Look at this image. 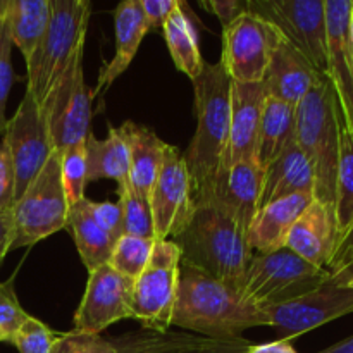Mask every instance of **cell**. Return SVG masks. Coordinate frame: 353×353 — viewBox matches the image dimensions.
Wrapping results in <instances>:
<instances>
[{
  "label": "cell",
  "instance_id": "obj_49",
  "mask_svg": "<svg viewBox=\"0 0 353 353\" xmlns=\"http://www.w3.org/2000/svg\"><path fill=\"white\" fill-rule=\"evenodd\" d=\"M350 41H352V52H353V10H352V19H350Z\"/></svg>",
  "mask_w": 353,
  "mask_h": 353
},
{
  "label": "cell",
  "instance_id": "obj_1",
  "mask_svg": "<svg viewBox=\"0 0 353 353\" xmlns=\"http://www.w3.org/2000/svg\"><path fill=\"white\" fill-rule=\"evenodd\" d=\"M171 326L196 336L233 340L250 327L269 326V319L234 286L181 262Z\"/></svg>",
  "mask_w": 353,
  "mask_h": 353
},
{
  "label": "cell",
  "instance_id": "obj_20",
  "mask_svg": "<svg viewBox=\"0 0 353 353\" xmlns=\"http://www.w3.org/2000/svg\"><path fill=\"white\" fill-rule=\"evenodd\" d=\"M312 193H296L259 209L247 231L252 252L268 255L286 248V238L293 224L312 203Z\"/></svg>",
  "mask_w": 353,
  "mask_h": 353
},
{
  "label": "cell",
  "instance_id": "obj_14",
  "mask_svg": "<svg viewBox=\"0 0 353 353\" xmlns=\"http://www.w3.org/2000/svg\"><path fill=\"white\" fill-rule=\"evenodd\" d=\"M264 314L279 340L292 341L324 324L353 314V290L350 286L324 283L314 292L286 303L268 307Z\"/></svg>",
  "mask_w": 353,
  "mask_h": 353
},
{
  "label": "cell",
  "instance_id": "obj_42",
  "mask_svg": "<svg viewBox=\"0 0 353 353\" xmlns=\"http://www.w3.org/2000/svg\"><path fill=\"white\" fill-rule=\"evenodd\" d=\"M200 6L214 16H217V19L223 24V30L248 9L247 2H243V0H202Z\"/></svg>",
  "mask_w": 353,
  "mask_h": 353
},
{
  "label": "cell",
  "instance_id": "obj_39",
  "mask_svg": "<svg viewBox=\"0 0 353 353\" xmlns=\"http://www.w3.org/2000/svg\"><path fill=\"white\" fill-rule=\"evenodd\" d=\"M86 205L92 216L95 217L97 223L103 228L109 234H112L116 240H119L124 234V221L123 209L119 203L114 202H93L86 199Z\"/></svg>",
  "mask_w": 353,
  "mask_h": 353
},
{
  "label": "cell",
  "instance_id": "obj_27",
  "mask_svg": "<svg viewBox=\"0 0 353 353\" xmlns=\"http://www.w3.org/2000/svg\"><path fill=\"white\" fill-rule=\"evenodd\" d=\"M295 109L281 100L265 97L255 145V159L264 171L295 141Z\"/></svg>",
  "mask_w": 353,
  "mask_h": 353
},
{
  "label": "cell",
  "instance_id": "obj_47",
  "mask_svg": "<svg viewBox=\"0 0 353 353\" xmlns=\"http://www.w3.org/2000/svg\"><path fill=\"white\" fill-rule=\"evenodd\" d=\"M353 279V261L348 265H345L341 271H338L336 274L330 276V283L333 285H340V286H347Z\"/></svg>",
  "mask_w": 353,
  "mask_h": 353
},
{
  "label": "cell",
  "instance_id": "obj_28",
  "mask_svg": "<svg viewBox=\"0 0 353 353\" xmlns=\"http://www.w3.org/2000/svg\"><path fill=\"white\" fill-rule=\"evenodd\" d=\"M68 228L71 230L76 250L88 272L109 262L117 240L97 223L86 205V196L69 207Z\"/></svg>",
  "mask_w": 353,
  "mask_h": 353
},
{
  "label": "cell",
  "instance_id": "obj_8",
  "mask_svg": "<svg viewBox=\"0 0 353 353\" xmlns=\"http://www.w3.org/2000/svg\"><path fill=\"white\" fill-rule=\"evenodd\" d=\"M179 265L181 250L176 241L155 240L150 261L133 288V321H138L143 330H171Z\"/></svg>",
  "mask_w": 353,
  "mask_h": 353
},
{
  "label": "cell",
  "instance_id": "obj_5",
  "mask_svg": "<svg viewBox=\"0 0 353 353\" xmlns=\"http://www.w3.org/2000/svg\"><path fill=\"white\" fill-rule=\"evenodd\" d=\"M90 17V0H50L47 31L26 62V92L33 95L40 107L64 74L78 48L85 47Z\"/></svg>",
  "mask_w": 353,
  "mask_h": 353
},
{
  "label": "cell",
  "instance_id": "obj_16",
  "mask_svg": "<svg viewBox=\"0 0 353 353\" xmlns=\"http://www.w3.org/2000/svg\"><path fill=\"white\" fill-rule=\"evenodd\" d=\"M264 169L252 157L217 171L209 188L195 199V205L216 207L247 233L259 210Z\"/></svg>",
  "mask_w": 353,
  "mask_h": 353
},
{
  "label": "cell",
  "instance_id": "obj_24",
  "mask_svg": "<svg viewBox=\"0 0 353 353\" xmlns=\"http://www.w3.org/2000/svg\"><path fill=\"white\" fill-rule=\"evenodd\" d=\"M128 148H130V186L143 196H150L157 179L168 143L157 137L152 128L126 121L121 124Z\"/></svg>",
  "mask_w": 353,
  "mask_h": 353
},
{
  "label": "cell",
  "instance_id": "obj_30",
  "mask_svg": "<svg viewBox=\"0 0 353 353\" xmlns=\"http://www.w3.org/2000/svg\"><path fill=\"white\" fill-rule=\"evenodd\" d=\"M203 336L185 331H138L109 338L116 353H186L199 347Z\"/></svg>",
  "mask_w": 353,
  "mask_h": 353
},
{
  "label": "cell",
  "instance_id": "obj_32",
  "mask_svg": "<svg viewBox=\"0 0 353 353\" xmlns=\"http://www.w3.org/2000/svg\"><path fill=\"white\" fill-rule=\"evenodd\" d=\"M155 240H147V238L131 236V234H123L116 241L112 248V254L107 264L117 271L119 274L137 281L143 269L147 268L148 261L154 252Z\"/></svg>",
  "mask_w": 353,
  "mask_h": 353
},
{
  "label": "cell",
  "instance_id": "obj_2",
  "mask_svg": "<svg viewBox=\"0 0 353 353\" xmlns=\"http://www.w3.org/2000/svg\"><path fill=\"white\" fill-rule=\"evenodd\" d=\"M192 83L196 130L183 159L192 178L195 202L216 178L226 152L231 121V78L221 62H203L202 71Z\"/></svg>",
  "mask_w": 353,
  "mask_h": 353
},
{
  "label": "cell",
  "instance_id": "obj_51",
  "mask_svg": "<svg viewBox=\"0 0 353 353\" xmlns=\"http://www.w3.org/2000/svg\"><path fill=\"white\" fill-rule=\"evenodd\" d=\"M0 7H2V0H0Z\"/></svg>",
  "mask_w": 353,
  "mask_h": 353
},
{
  "label": "cell",
  "instance_id": "obj_9",
  "mask_svg": "<svg viewBox=\"0 0 353 353\" xmlns=\"http://www.w3.org/2000/svg\"><path fill=\"white\" fill-rule=\"evenodd\" d=\"M83 50L85 47L78 48L64 74L41 105L52 145L57 152L85 143L90 133L93 97L85 83Z\"/></svg>",
  "mask_w": 353,
  "mask_h": 353
},
{
  "label": "cell",
  "instance_id": "obj_12",
  "mask_svg": "<svg viewBox=\"0 0 353 353\" xmlns=\"http://www.w3.org/2000/svg\"><path fill=\"white\" fill-rule=\"evenodd\" d=\"M3 143L9 148L14 176H16V192H14V202H16L23 196L33 179L40 174L54 152L43 110L31 93L24 92L17 110L10 119H7Z\"/></svg>",
  "mask_w": 353,
  "mask_h": 353
},
{
  "label": "cell",
  "instance_id": "obj_22",
  "mask_svg": "<svg viewBox=\"0 0 353 353\" xmlns=\"http://www.w3.org/2000/svg\"><path fill=\"white\" fill-rule=\"evenodd\" d=\"M114 31H116V54L100 69L97 86L95 90H92L93 99L109 90L112 83L121 74H124V71L133 62L145 34L150 31L147 21H145L140 0H126L116 7Z\"/></svg>",
  "mask_w": 353,
  "mask_h": 353
},
{
  "label": "cell",
  "instance_id": "obj_41",
  "mask_svg": "<svg viewBox=\"0 0 353 353\" xmlns=\"http://www.w3.org/2000/svg\"><path fill=\"white\" fill-rule=\"evenodd\" d=\"M148 30L157 31L179 6V0H140Z\"/></svg>",
  "mask_w": 353,
  "mask_h": 353
},
{
  "label": "cell",
  "instance_id": "obj_38",
  "mask_svg": "<svg viewBox=\"0 0 353 353\" xmlns=\"http://www.w3.org/2000/svg\"><path fill=\"white\" fill-rule=\"evenodd\" d=\"M50 353H116V348L109 338L72 330L68 333H59Z\"/></svg>",
  "mask_w": 353,
  "mask_h": 353
},
{
  "label": "cell",
  "instance_id": "obj_36",
  "mask_svg": "<svg viewBox=\"0 0 353 353\" xmlns=\"http://www.w3.org/2000/svg\"><path fill=\"white\" fill-rule=\"evenodd\" d=\"M30 314L21 307L14 290V279L0 283V343H10Z\"/></svg>",
  "mask_w": 353,
  "mask_h": 353
},
{
  "label": "cell",
  "instance_id": "obj_4",
  "mask_svg": "<svg viewBox=\"0 0 353 353\" xmlns=\"http://www.w3.org/2000/svg\"><path fill=\"white\" fill-rule=\"evenodd\" d=\"M295 140L314 169V199L334 212L340 161V110L326 76L296 105Z\"/></svg>",
  "mask_w": 353,
  "mask_h": 353
},
{
  "label": "cell",
  "instance_id": "obj_15",
  "mask_svg": "<svg viewBox=\"0 0 353 353\" xmlns=\"http://www.w3.org/2000/svg\"><path fill=\"white\" fill-rule=\"evenodd\" d=\"M88 274L85 295L72 317L74 331L100 334L112 324L133 319V279L114 271L109 264Z\"/></svg>",
  "mask_w": 353,
  "mask_h": 353
},
{
  "label": "cell",
  "instance_id": "obj_25",
  "mask_svg": "<svg viewBox=\"0 0 353 353\" xmlns=\"http://www.w3.org/2000/svg\"><path fill=\"white\" fill-rule=\"evenodd\" d=\"M86 148V181L112 179L117 186L130 178V148L121 128H109L107 138L100 140L90 131L85 141Z\"/></svg>",
  "mask_w": 353,
  "mask_h": 353
},
{
  "label": "cell",
  "instance_id": "obj_6",
  "mask_svg": "<svg viewBox=\"0 0 353 353\" xmlns=\"http://www.w3.org/2000/svg\"><path fill=\"white\" fill-rule=\"evenodd\" d=\"M330 272L303 261L288 248L274 254H255L241 278L238 292L264 310L314 292L330 281Z\"/></svg>",
  "mask_w": 353,
  "mask_h": 353
},
{
  "label": "cell",
  "instance_id": "obj_46",
  "mask_svg": "<svg viewBox=\"0 0 353 353\" xmlns=\"http://www.w3.org/2000/svg\"><path fill=\"white\" fill-rule=\"evenodd\" d=\"M243 353H299L292 341L288 340H276L269 343H250L245 348Z\"/></svg>",
  "mask_w": 353,
  "mask_h": 353
},
{
  "label": "cell",
  "instance_id": "obj_45",
  "mask_svg": "<svg viewBox=\"0 0 353 353\" xmlns=\"http://www.w3.org/2000/svg\"><path fill=\"white\" fill-rule=\"evenodd\" d=\"M14 240V221H12V209L0 212V264L6 259V255L10 252Z\"/></svg>",
  "mask_w": 353,
  "mask_h": 353
},
{
  "label": "cell",
  "instance_id": "obj_21",
  "mask_svg": "<svg viewBox=\"0 0 353 353\" xmlns=\"http://www.w3.org/2000/svg\"><path fill=\"white\" fill-rule=\"evenodd\" d=\"M334 247H336L334 212L314 199L293 224L286 238V248L302 257L303 261L326 269Z\"/></svg>",
  "mask_w": 353,
  "mask_h": 353
},
{
  "label": "cell",
  "instance_id": "obj_18",
  "mask_svg": "<svg viewBox=\"0 0 353 353\" xmlns=\"http://www.w3.org/2000/svg\"><path fill=\"white\" fill-rule=\"evenodd\" d=\"M265 97L268 92L264 81L252 83V85L231 81L230 138L219 171L240 161L255 157L259 124H261Z\"/></svg>",
  "mask_w": 353,
  "mask_h": 353
},
{
  "label": "cell",
  "instance_id": "obj_33",
  "mask_svg": "<svg viewBox=\"0 0 353 353\" xmlns=\"http://www.w3.org/2000/svg\"><path fill=\"white\" fill-rule=\"evenodd\" d=\"M117 195H119L117 203L123 209L124 234L155 240L154 217H152L150 202L147 196L134 192L130 186V181L117 186Z\"/></svg>",
  "mask_w": 353,
  "mask_h": 353
},
{
  "label": "cell",
  "instance_id": "obj_44",
  "mask_svg": "<svg viewBox=\"0 0 353 353\" xmlns=\"http://www.w3.org/2000/svg\"><path fill=\"white\" fill-rule=\"evenodd\" d=\"M248 345H250V341L243 340V338H233V340L203 338L199 347L186 353H243Z\"/></svg>",
  "mask_w": 353,
  "mask_h": 353
},
{
  "label": "cell",
  "instance_id": "obj_17",
  "mask_svg": "<svg viewBox=\"0 0 353 353\" xmlns=\"http://www.w3.org/2000/svg\"><path fill=\"white\" fill-rule=\"evenodd\" d=\"M327 31L326 78L333 86L341 126L353 134V52L350 19L353 0H324Z\"/></svg>",
  "mask_w": 353,
  "mask_h": 353
},
{
  "label": "cell",
  "instance_id": "obj_7",
  "mask_svg": "<svg viewBox=\"0 0 353 353\" xmlns=\"http://www.w3.org/2000/svg\"><path fill=\"white\" fill-rule=\"evenodd\" d=\"M69 202L61 179L59 152L54 150L40 174L12 205L14 240L10 250L28 248L68 228Z\"/></svg>",
  "mask_w": 353,
  "mask_h": 353
},
{
  "label": "cell",
  "instance_id": "obj_40",
  "mask_svg": "<svg viewBox=\"0 0 353 353\" xmlns=\"http://www.w3.org/2000/svg\"><path fill=\"white\" fill-rule=\"evenodd\" d=\"M14 192H16V176L7 145L0 141V212L12 209Z\"/></svg>",
  "mask_w": 353,
  "mask_h": 353
},
{
  "label": "cell",
  "instance_id": "obj_19",
  "mask_svg": "<svg viewBox=\"0 0 353 353\" xmlns=\"http://www.w3.org/2000/svg\"><path fill=\"white\" fill-rule=\"evenodd\" d=\"M323 78L324 74L316 71V68L285 37H281L272 52L264 86L269 97L296 107L314 86L323 81Z\"/></svg>",
  "mask_w": 353,
  "mask_h": 353
},
{
  "label": "cell",
  "instance_id": "obj_26",
  "mask_svg": "<svg viewBox=\"0 0 353 353\" xmlns=\"http://www.w3.org/2000/svg\"><path fill=\"white\" fill-rule=\"evenodd\" d=\"M3 19L10 41L28 62L47 31L50 0H6Z\"/></svg>",
  "mask_w": 353,
  "mask_h": 353
},
{
  "label": "cell",
  "instance_id": "obj_13",
  "mask_svg": "<svg viewBox=\"0 0 353 353\" xmlns=\"http://www.w3.org/2000/svg\"><path fill=\"white\" fill-rule=\"evenodd\" d=\"M154 217L155 240H174L195 210L192 178L181 152L168 143L157 179L148 196Z\"/></svg>",
  "mask_w": 353,
  "mask_h": 353
},
{
  "label": "cell",
  "instance_id": "obj_11",
  "mask_svg": "<svg viewBox=\"0 0 353 353\" xmlns=\"http://www.w3.org/2000/svg\"><path fill=\"white\" fill-rule=\"evenodd\" d=\"M281 37L274 24L248 9L224 28L219 62L231 81L245 85L264 81L272 52Z\"/></svg>",
  "mask_w": 353,
  "mask_h": 353
},
{
  "label": "cell",
  "instance_id": "obj_37",
  "mask_svg": "<svg viewBox=\"0 0 353 353\" xmlns=\"http://www.w3.org/2000/svg\"><path fill=\"white\" fill-rule=\"evenodd\" d=\"M3 2L0 7V134H3L7 124L6 107L7 99H9L10 88L14 83V69H12V41H10L9 33L6 28V19H3Z\"/></svg>",
  "mask_w": 353,
  "mask_h": 353
},
{
  "label": "cell",
  "instance_id": "obj_10",
  "mask_svg": "<svg viewBox=\"0 0 353 353\" xmlns=\"http://www.w3.org/2000/svg\"><path fill=\"white\" fill-rule=\"evenodd\" d=\"M247 7L274 24L316 71L326 76L327 31L324 0H248Z\"/></svg>",
  "mask_w": 353,
  "mask_h": 353
},
{
  "label": "cell",
  "instance_id": "obj_35",
  "mask_svg": "<svg viewBox=\"0 0 353 353\" xmlns=\"http://www.w3.org/2000/svg\"><path fill=\"white\" fill-rule=\"evenodd\" d=\"M57 336V331L30 316L14 334L10 345H14L19 353H50Z\"/></svg>",
  "mask_w": 353,
  "mask_h": 353
},
{
  "label": "cell",
  "instance_id": "obj_34",
  "mask_svg": "<svg viewBox=\"0 0 353 353\" xmlns=\"http://www.w3.org/2000/svg\"><path fill=\"white\" fill-rule=\"evenodd\" d=\"M59 162H61V179L64 185L65 199L71 207L85 199V190L88 185L85 143L72 145V147L59 152Z\"/></svg>",
  "mask_w": 353,
  "mask_h": 353
},
{
  "label": "cell",
  "instance_id": "obj_48",
  "mask_svg": "<svg viewBox=\"0 0 353 353\" xmlns=\"http://www.w3.org/2000/svg\"><path fill=\"white\" fill-rule=\"evenodd\" d=\"M317 353H353V334L352 336H348L347 340L338 341V343L331 345V347L324 348V350Z\"/></svg>",
  "mask_w": 353,
  "mask_h": 353
},
{
  "label": "cell",
  "instance_id": "obj_23",
  "mask_svg": "<svg viewBox=\"0 0 353 353\" xmlns=\"http://www.w3.org/2000/svg\"><path fill=\"white\" fill-rule=\"evenodd\" d=\"M296 193L314 195V169L295 140L264 171L259 209Z\"/></svg>",
  "mask_w": 353,
  "mask_h": 353
},
{
  "label": "cell",
  "instance_id": "obj_43",
  "mask_svg": "<svg viewBox=\"0 0 353 353\" xmlns=\"http://www.w3.org/2000/svg\"><path fill=\"white\" fill-rule=\"evenodd\" d=\"M353 261V221L350 226L345 230V233L338 238L336 247H334L333 255L330 259V264H327L326 271L330 274H336L338 271L348 265Z\"/></svg>",
  "mask_w": 353,
  "mask_h": 353
},
{
  "label": "cell",
  "instance_id": "obj_29",
  "mask_svg": "<svg viewBox=\"0 0 353 353\" xmlns=\"http://www.w3.org/2000/svg\"><path fill=\"white\" fill-rule=\"evenodd\" d=\"M162 33L176 69L190 79H195L205 61L200 54L199 33L195 24L192 23V9L188 3L179 0V6L162 26Z\"/></svg>",
  "mask_w": 353,
  "mask_h": 353
},
{
  "label": "cell",
  "instance_id": "obj_50",
  "mask_svg": "<svg viewBox=\"0 0 353 353\" xmlns=\"http://www.w3.org/2000/svg\"><path fill=\"white\" fill-rule=\"evenodd\" d=\"M347 286H350V288L353 290V279H352V281H350V283H348V285H347Z\"/></svg>",
  "mask_w": 353,
  "mask_h": 353
},
{
  "label": "cell",
  "instance_id": "obj_3",
  "mask_svg": "<svg viewBox=\"0 0 353 353\" xmlns=\"http://www.w3.org/2000/svg\"><path fill=\"white\" fill-rule=\"evenodd\" d=\"M172 241L181 250V262L236 290L255 255L247 233L210 205H195L190 223Z\"/></svg>",
  "mask_w": 353,
  "mask_h": 353
},
{
  "label": "cell",
  "instance_id": "obj_31",
  "mask_svg": "<svg viewBox=\"0 0 353 353\" xmlns=\"http://www.w3.org/2000/svg\"><path fill=\"white\" fill-rule=\"evenodd\" d=\"M336 241L353 221V134L340 123V161L334 192Z\"/></svg>",
  "mask_w": 353,
  "mask_h": 353
}]
</instances>
